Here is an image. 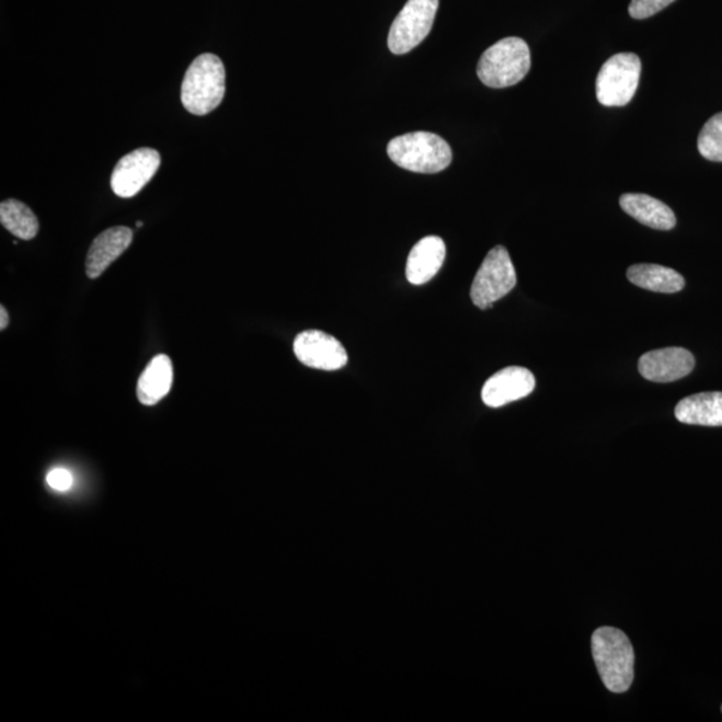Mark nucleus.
Returning a JSON list of instances; mask_svg holds the SVG:
<instances>
[{
	"mask_svg": "<svg viewBox=\"0 0 722 722\" xmlns=\"http://www.w3.org/2000/svg\"><path fill=\"white\" fill-rule=\"evenodd\" d=\"M592 652L600 679L612 694H624L634 679L632 642L620 629L599 628L592 637Z\"/></svg>",
	"mask_w": 722,
	"mask_h": 722,
	"instance_id": "nucleus-1",
	"label": "nucleus"
},
{
	"mask_svg": "<svg viewBox=\"0 0 722 722\" xmlns=\"http://www.w3.org/2000/svg\"><path fill=\"white\" fill-rule=\"evenodd\" d=\"M530 68L529 45L517 36H508L483 53L477 72L485 87L505 89L524 81Z\"/></svg>",
	"mask_w": 722,
	"mask_h": 722,
	"instance_id": "nucleus-3",
	"label": "nucleus"
},
{
	"mask_svg": "<svg viewBox=\"0 0 722 722\" xmlns=\"http://www.w3.org/2000/svg\"><path fill=\"white\" fill-rule=\"evenodd\" d=\"M628 280L637 287L658 294H677L685 280L675 270L657 264H635L627 273Z\"/></svg>",
	"mask_w": 722,
	"mask_h": 722,
	"instance_id": "nucleus-17",
	"label": "nucleus"
},
{
	"mask_svg": "<svg viewBox=\"0 0 722 722\" xmlns=\"http://www.w3.org/2000/svg\"><path fill=\"white\" fill-rule=\"evenodd\" d=\"M620 205L630 217L649 228L672 230L676 227V216L669 206L657 198L647 196V194H623L620 198Z\"/></svg>",
	"mask_w": 722,
	"mask_h": 722,
	"instance_id": "nucleus-14",
	"label": "nucleus"
},
{
	"mask_svg": "<svg viewBox=\"0 0 722 722\" xmlns=\"http://www.w3.org/2000/svg\"><path fill=\"white\" fill-rule=\"evenodd\" d=\"M226 68L215 54H203L186 70L181 87L182 105L194 115H206L221 105L226 95Z\"/></svg>",
	"mask_w": 722,
	"mask_h": 722,
	"instance_id": "nucleus-2",
	"label": "nucleus"
},
{
	"mask_svg": "<svg viewBox=\"0 0 722 722\" xmlns=\"http://www.w3.org/2000/svg\"><path fill=\"white\" fill-rule=\"evenodd\" d=\"M133 241V230L114 227L102 232L93 241L88 253L87 273L89 278H99L121 254H124Z\"/></svg>",
	"mask_w": 722,
	"mask_h": 722,
	"instance_id": "nucleus-13",
	"label": "nucleus"
},
{
	"mask_svg": "<svg viewBox=\"0 0 722 722\" xmlns=\"http://www.w3.org/2000/svg\"><path fill=\"white\" fill-rule=\"evenodd\" d=\"M46 481L54 491L66 493V491H69L72 488L75 478H72V474L69 470L62 469V467H58V469H53L50 472H48Z\"/></svg>",
	"mask_w": 722,
	"mask_h": 722,
	"instance_id": "nucleus-21",
	"label": "nucleus"
},
{
	"mask_svg": "<svg viewBox=\"0 0 722 722\" xmlns=\"http://www.w3.org/2000/svg\"><path fill=\"white\" fill-rule=\"evenodd\" d=\"M675 0H632L629 5V14L634 20H646L657 12L663 11Z\"/></svg>",
	"mask_w": 722,
	"mask_h": 722,
	"instance_id": "nucleus-20",
	"label": "nucleus"
},
{
	"mask_svg": "<svg viewBox=\"0 0 722 722\" xmlns=\"http://www.w3.org/2000/svg\"><path fill=\"white\" fill-rule=\"evenodd\" d=\"M0 222L21 240H33L39 232L38 218L26 204L18 199H8L0 204Z\"/></svg>",
	"mask_w": 722,
	"mask_h": 722,
	"instance_id": "nucleus-18",
	"label": "nucleus"
},
{
	"mask_svg": "<svg viewBox=\"0 0 722 722\" xmlns=\"http://www.w3.org/2000/svg\"><path fill=\"white\" fill-rule=\"evenodd\" d=\"M294 351L300 363L321 371H337L348 363L347 351L343 344L318 330L305 331L297 335Z\"/></svg>",
	"mask_w": 722,
	"mask_h": 722,
	"instance_id": "nucleus-9",
	"label": "nucleus"
},
{
	"mask_svg": "<svg viewBox=\"0 0 722 722\" xmlns=\"http://www.w3.org/2000/svg\"><path fill=\"white\" fill-rule=\"evenodd\" d=\"M721 711H722V707H721Z\"/></svg>",
	"mask_w": 722,
	"mask_h": 722,
	"instance_id": "nucleus-24",
	"label": "nucleus"
},
{
	"mask_svg": "<svg viewBox=\"0 0 722 722\" xmlns=\"http://www.w3.org/2000/svg\"><path fill=\"white\" fill-rule=\"evenodd\" d=\"M517 273L507 249L497 245L488 253L471 287V300L478 308L488 309L512 293Z\"/></svg>",
	"mask_w": 722,
	"mask_h": 722,
	"instance_id": "nucleus-6",
	"label": "nucleus"
},
{
	"mask_svg": "<svg viewBox=\"0 0 722 722\" xmlns=\"http://www.w3.org/2000/svg\"><path fill=\"white\" fill-rule=\"evenodd\" d=\"M695 366V356L688 349L672 347L654 349L641 356L639 371L654 383H672L688 376Z\"/></svg>",
	"mask_w": 722,
	"mask_h": 722,
	"instance_id": "nucleus-11",
	"label": "nucleus"
},
{
	"mask_svg": "<svg viewBox=\"0 0 722 722\" xmlns=\"http://www.w3.org/2000/svg\"><path fill=\"white\" fill-rule=\"evenodd\" d=\"M446 259V244L438 236L417 242L406 260L405 276L412 285L427 284L438 275Z\"/></svg>",
	"mask_w": 722,
	"mask_h": 722,
	"instance_id": "nucleus-12",
	"label": "nucleus"
},
{
	"mask_svg": "<svg viewBox=\"0 0 722 722\" xmlns=\"http://www.w3.org/2000/svg\"><path fill=\"white\" fill-rule=\"evenodd\" d=\"M388 157L410 172L434 174L450 167L452 150L445 139L434 133L415 131L393 138L387 148Z\"/></svg>",
	"mask_w": 722,
	"mask_h": 722,
	"instance_id": "nucleus-4",
	"label": "nucleus"
},
{
	"mask_svg": "<svg viewBox=\"0 0 722 722\" xmlns=\"http://www.w3.org/2000/svg\"><path fill=\"white\" fill-rule=\"evenodd\" d=\"M9 325V313L5 311V308L0 307V331H4Z\"/></svg>",
	"mask_w": 722,
	"mask_h": 722,
	"instance_id": "nucleus-22",
	"label": "nucleus"
},
{
	"mask_svg": "<svg viewBox=\"0 0 722 722\" xmlns=\"http://www.w3.org/2000/svg\"><path fill=\"white\" fill-rule=\"evenodd\" d=\"M137 227H138V228H141V227H142V222H141V221H138V222H137Z\"/></svg>",
	"mask_w": 722,
	"mask_h": 722,
	"instance_id": "nucleus-23",
	"label": "nucleus"
},
{
	"mask_svg": "<svg viewBox=\"0 0 722 722\" xmlns=\"http://www.w3.org/2000/svg\"><path fill=\"white\" fill-rule=\"evenodd\" d=\"M173 386V363L167 355L153 357L138 380L137 397L145 405H156Z\"/></svg>",
	"mask_w": 722,
	"mask_h": 722,
	"instance_id": "nucleus-16",
	"label": "nucleus"
},
{
	"mask_svg": "<svg viewBox=\"0 0 722 722\" xmlns=\"http://www.w3.org/2000/svg\"><path fill=\"white\" fill-rule=\"evenodd\" d=\"M439 0H409L388 34V48L397 56L410 53L422 44L434 26Z\"/></svg>",
	"mask_w": 722,
	"mask_h": 722,
	"instance_id": "nucleus-7",
	"label": "nucleus"
},
{
	"mask_svg": "<svg viewBox=\"0 0 722 722\" xmlns=\"http://www.w3.org/2000/svg\"><path fill=\"white\" fill-rule=\"evenodd\" d=\"M536 388V378L524 367H507L501 369L485 381L482 390V400L491 409L529 397Z\"/></svg>",
	"mask_w": 722,
	"mask_h": 722,
	"instance_id": "nucleus-10",
	"label": "nucleus"
},
{
	"mask_svg": "<svg viewBox=\"0 0 722 722\" xmlns=\"http://www.w3.org/2000/svg\"><path fill=\"white\" fill-rule=\"evenodd\" d=\"M678 422L694 426L722 427V392H701L676 406Z\"/></svg>",
	"mask_w": 722,
	"mask_h": 722,
	"instance_id": "nucleus-15",
	"label": "nucleus"
},
{
	"mask_svg": "<svg viewBox=\"0 0 722 722\" xmlns=\"http://www.w3.org/2000/svg\"><path fill=\"white\" fill-rule=\"evenodd\" d=\"M697 147L703 159L722 162V112L703 125Z\"/></svg>",
	"mask_w": 722,
	"mask_h": 722,
	"instance_id": "nucleus-19",
	"label": "nucleus"
},
{
	"mask_svg": "<svg viewBox=\"0 0 722 722\" xmlns=\"http://www.w3.org/2000/svg\"><path fill=\"white\" fill-rule=\"evenodd\" d=\"M161 165L159 151L141 148L119 160L112 174V190L121 198L135 197Z\"/></svg>",
	"mask_w": 722,
	"mask_h": 722,
	"instance_id": "nucleus-8",
	"label": "nucleus"
},
{
	"mask_svg": "<svg viewBox=\"0 0 722 722\" xmlns=\"http://www.w3.org/2000/svg\"><path fill=\"white\" fill-rule=\"evenodd\" d=\"M641 59L633 53L612 56L600 68L597 77V100L608 107L627 106L639 89Z\"/></svg>",
	"mask_w": 722,
	"mask_h": 722,
	"instance_id": "nucleus-5",
	"label": "nucleus"
}]
</instances>
